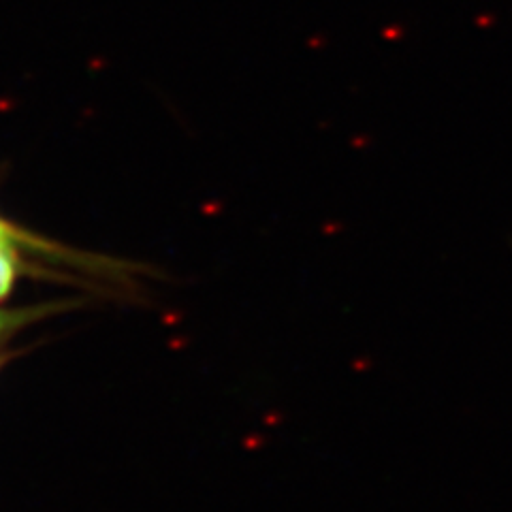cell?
Instances as JSON below:
<instances>
[{"mask_svg": "<svg viewBox=\"0 0 512 512\" xmlns=\"http://www.w3.org/2000/svg\"><path fill=\"white\" fill-rule=\"evenodd\" d=\"M15 252L0 248V299H3L15 280Z\"/></svg>", "mask_w": 512, "mask_h": 512, "instance_id": "1", "label": "cell"}, {"mask_svg": "<svg viewBox=\"0 0 512 512\" xmlns=\"http://www.w3.org/2000/svg\"><path fill=\"white\" fill-rule=\"evenodd\" d=\"M18 244H20V235H18V231L11 229L7 222L0 220V248H5V250L15 252V248H18Z\"/></svg>", "mask_w": 512, "mask_h": 512, "instance_id": "2", "label": "cell"}, {"mask_svg": "<svg viewBox=\"0 0 512 512\" xmlns=\"http://www.w3.org/2000/svg\"><path fill=\"white\" fill-rule=\"evenodd\" d=\"M0 327H3V316H0Z\"/></svg>", "mask_w": 512, "mask_h": 512, "instance_id": "3", "label": "cell"}]
</instances>
